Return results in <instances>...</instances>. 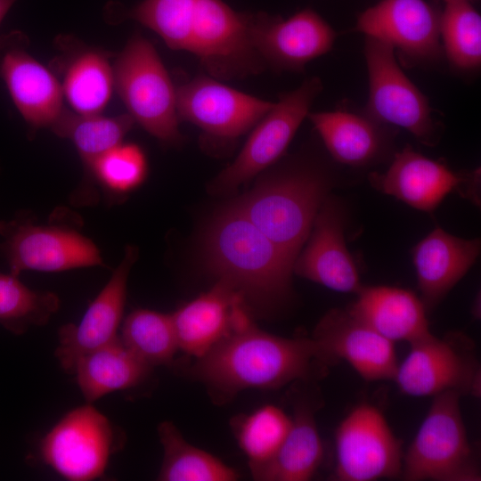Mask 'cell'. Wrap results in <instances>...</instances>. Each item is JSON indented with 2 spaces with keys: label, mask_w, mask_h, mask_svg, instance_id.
<instances>
[{
  "label": "cell",
  "mask_w": 481,
  "mask_h": 481,
  "mask_svg": "<svg viewBox=\"0 0 481 481\" xmlns=\"http://www.w3.org/2000/svg\"><path fill=\"white\" fill-rule=\"evenodd\" d=\"M363 54L369 96L363 111L381 123L407 130L426 146H436L441 136V123L435 120L427 96L403 71L394 48L365 37Z\"/></svg>",
  "instance_id": "8992f818"
},
{
  "label": "cell",
  "mask_w": 481,
  "mask_h": 481,
  "mask_svg": "<svg viewBox=\"0 0 481 481\" xmlns=\"http://www.w3.org/2000/svg\"><path fill=\"white\" fill-rule=\"evenodd\" d=\"M245 298L223 281L171 314L179 350L200 358L231 334L252 322Z\"/></svg>",
  "instance_id": "44dd1931"
},
{
  "label": "cell",
  "mask_w": 481,
  "mask_h": 481,
  "mask_svg": "<svg viewBox=\"0 0 481 481\" xmlns=\"http://www.w3.org/2000/svg\"><path fill=\"white\" fill-rule=\"evenodd\" d=\"M151 369L118 337L80 357L73 373L86 402L93 403L107 394L141 384Z\"/></svg>",
  "instance_id": "d4e9b609"
},
{
  "label": "cell",
  "mask_w": 481,
  "mask_h": 481,
  "mask_svg": "<svg viewBox=\"0 0 481 481\" xmlns=\"http://www.w3.org/2000/svg\"><path fill=\"white\" fill-rule=\"evenodd\" d=\"M439 8L426 0H380L357 16L355 30L390 45L404 68L444 60Z\"/></svg>",
  "instance_id": "9c48e42d"
},
{
  "label": "cell",
  "mask_w": 481,
  "mask_h": 481,
  "mask_svg": "<svg viewBox=\"0 0 481 481\" xmlns=\"http://www.w3.org/2000/svg\"><path fill=\"white\" fill-rule=\"evenodd\" d=\"M249 17L250 12H237L223 0H195L185 52L221 81L262 73L266 68L251 44Z\"/></svg>",
  "instance_id": "52a82bcc"
},
{
  "label": "cell",
  "mask_w": 481,
  "mask_h": 481,
  "mask_svg": "<svg viewBox=\"0 0 481 481\" xmlns=\"http://www.w3.org/2000/svg\"><path fill=\"white\" fill-rule=\"evenodd\" d=\"M339 481H373L401 477L403 447L383 413L374 405L355 406L335 431Z\"/></svg>",
  "instance_id": "30bf717a"
},
{
  "label": "cell",
  "mask_w": 481,
  "mask_h": 481,
  "mask_svg": "<svg viewBox=\"0 0 481 481\" xmlns=\"http://www.w3.org/2000/svg\"><path fill=\"white\" fill-rule=\"evenodd\" d=\"M59 306L56 294L33 290L18 276L0 273V323L9 331L20 335L45 325Z\"/></svg>",
  "instance_id": "d6a6232c"
},
{
  "label": "cell",
  "mask_w": 481,
  "mask_h": 481,
  "mask_svg": "<svg viewBox=\"0 0 481 481\" xmlns=\"http://www.w3.org/2000/svg\"><path fill=\"white\" fill-rule=\"evenodd\" d=\"M334 363L313 338H284L251 323L198 358L192 375L226 398L249 389H275L321 378Z\"/></svg>",
  "instance_id": "6da1fadb"
},
{
  "label": "cell",
  "mask_w": 481,
  "mask_h": 481,
  "mask_svg": "<svg viewBox=\"0 0 481 481\" xmlns=\"http://www.w3.org/2000/svg\"><path fill=\"white\" fill-rule=\"evenodd\" d=\"M137 256V249L127 246L120 264L90 304L81 321L77 324L68 323L60 328L54 355L65 371L73 373L80 357L118 338L127 279Z\"/></svg>",
  "instance_id": "ffe728a7"
},
{
  "label": "cell",
  "mask_w": 481,
  "mask_h": 481,
  "mask_svg": "<svg viewBox=\"0 0 481 481\" xmlns=\"http://www.w3.org/2000/svg\"><path fill=\"white\" fill-rule=\"evenodd\" d=\"M312 338L337 363L346 361L365 380L393 379L398 365L395 343L346 309L334 308L317 323Z\"/></svg>",
  "instance_id": "ac0fdd59"
},
{
  "label": "cell",
  "mask_w": 481,
  "mask_h": 481,
  "mask_svg": "<svg viewBox=\"0 0 481 481\" xmlns=\"http://www.w3.org/2000/svg\"><path fill=\"white\" fill-rule=\"evenodd\" d=\"M135 123L128 113L103 117L101 114L82 115L64 109L51 129L74 143L85 167L92 175L94 162L121 143Z\"/></svg>",
  "instance_id": "f1b7e54d"
},
{
  "label": "cell",
  "mask_w": 481,
  "mask_h": 481,
  "mask_svg": "<svg viewBox=\"0 0 481 481\" xmlns=\"http://www.w3.org/2000/svg\"><path fill=\"white\" fill-rule=\"evenodd\" d=\"M91 174L111 191H131L146 176V157L138 145L121 143L94 162Z\"/></svg>",
  "instance_id": "836d02e7"
},
{
  "label": "cell",
  "mask_w": 481,
  "mask_h": 481,
  "mask_svg": "<svg viewBox=\"0 0 481 481\" xmlns=\"http://www.w3.org/2000/svg\"><path fill=\"white\" fill-rule=\"evenodd\" d=\"M480 239L456 237L436 227L412 249L420 299L436 306L464 277L480 254Z\"/></svg>",
  "instance_id": "603a6c76"
},
{
  "label": "cell",
  "mask_w": 481,
  "mask_h": 481,
  "mask_svg": "<svg viewBox=\"0 0 481 481\" xmlns=\"http://www.w3.org/2000/svg\"><path fill=\"white\" fill-rule=\"evenodd\" d=\"M440 38L444 55L457 73L471 75L481 66V16L471 0H443Z\"/></svg>",
  "instance_id": "f546056e"
},
{
  "label": "cell",
  "mask_w": 481,
  "mask_h": 481,
  "mask_svg": "<svg viewBox=\"0 0 481 481\" xmlns=\"http://www.w3.org/2000/svg\"><path fill=\"white\" fill-rule=\"evenodd\" d=\"M163 461L161 481H234L239 474L209 452L188 443L171 421L158 427Z\"/></svg>",
  "instance_id": "83f0119b"
},
{
  "label": "cell",
  "mask_w": 481,
  "mask_h": 481,
  "mask_svg": "<svg viewBox=\"0 0 481 481\" xmlns=\"http://www.w3.org/2000/svg\"><path fill=\"white\" fill-rule=\"evenodd\" d=\"M114 88L128 114L161 143L176 146L179 129L176 89L153 45L134 35L113 64Z\"/></svg>",
  "instance_id": "277c9868"
},
{
  "label": "cell",
  "mask_w": 481,
  "mask_h": 481,
  "mask_svg": "<svg viewBox=\"0 0 481 481\" xmlns=\"http://www.w3.org/2000/svg\"><path fill=\"white\" fill-rule=\"evenodd\" d=\"M175 89L180 122H190L206 137L219 141H234L250 131L274 103L208 74L197 75Z\"/></svg>",
  "instance_id": "5bb4252c"
},
{
  "label": "cell",
  "mask_w": 481,
  "mask_h": 481,
  "mask_svg": "<svg viewBox=\"0 0 481 481\" xmlns=\"http://www.w3.org/2000/svg\"><path fill=\"white\" fill-rule=\"evenodd\" d=\"M289 162L233 206L295 262L334 181L330 167L316 160Z\"/></svg>",
  "instance_id": "3957f363"
},
{
  "label": "cell",
  "mask_w": 481,
  "mask_h": 481,
  "mask_svg": "<svg viewBox=\"0 0 481 481\" xmlns=\"http://www.w3.org/2000/svg\"><path fill=\"white\" fill-rule=\"evenodd\" d=\"M249 37L266 69L299 73L332 49L337 33L314 10L305 8L288 19L250 12Z\"/></svg>",
  "instance_id": "9a60e30c"
},
{
  "label": "cell",
  "mask_w": 481,
  "mask_h": 481,
  "mask_svg": "<svg viewBox=\"0 0 481 481\" xmlns=\"http://www.w3.org/2000/svg\"><path fill=\"white\" fill-rule=\"evenodd\" d=\"M461 395L433 396L419 430L404 454L401 477L408 481H477L480 470L462 418Z\"/></svg>",
  "instance_id": "5b68a950"
},
{
  "label": "cell",
  "mask_w": 481,
  "mask_h": 481,
  "mask_svg": "<svg viewBox=\"0 0 481 481\" xmlns=\"http://www.w3.org/2000/svg\"><path fill=\"white\" fill-rule=\"evenodd\" d=\"M323 458V445L313 411L296 408L290 428L273 458L256 475L265 481H307Z\"/></svg>",
  "instance_id": "484cf974"
},
{
  "label": "cell",
  "mask_w": 481,
  "mask_h": 481,
  "mask_svg": "<svg viewBox=\"0 0 481 481\" xmlns=\"http://www.w3.org/2000/svg\"><path fill=\"white\" fill-rule=\"evenodd\" d=\"M121 342L153 368L170 363L179 350L171 314L137 309L124 321Z\"/></svg>",
  "instance_id": "1f68e13d"
},
{
  "label": "cell",
  "mask_w": 481,
  "mask_h": 481,
  "mask_svg": "<svg viewBox=\"0 0 481 481\" xmlns=\"http://www.w3.org/2000/svg\"><path fill=\"white\" fill-rule=\"evenodd\" d=\"M118 436L110 421L91 404L65 414L42 438L43 461L68 480L89 481L103 476Z\"/></svg>",
  "instance_id": "8fae6325"
},
{
  "label": "cell",
  "mask_w": 481,
  "mask_h": 481,
  "mask_svg": "<svg viewBox=\"0 0 481 481\" xmlns=\"http://www.w3.org/2000/svg\"><path fill=\"white\" fill-rule=\"evenodd\" d=\"M323 89L319 77H311L289 92L251 129L241 151L211 183V191L226 193L237 189L276 162L286 151L310 109Z\"/></svg>",
  "instance_id": "ba28073f"
},
{
  "label": "cell",
  "mask_w": 481,
  "mask_h": 481,
  "mask_svg": "<svg viewBox=\"0 0 481 481\" xmlns=\"http://www.w3.org/2000/svg\"><path fill=\"white\" fill-rule=\"evenodd\" d=\"M0 234L10 273L18 277L28 270L61 272L103 265L95 244L73 230L23 219L1 222Z\"/></svg>",
  "instance_id": "2e32d148"
},
{
  "label": "cell",
  "mask_w": 481,
  "mask_h": 481,
  "mask_svg": "<svg viewBox=\"0 0 481 481\" xmlns=\"http://www.w3.org/2000/svg\"><path fill=\"white\" fill-rule=\"evenodd\" d=\"M307 118L331 159L356 168L390 162L395 154L397 127L381 123L363 110L345 109L309 112Z\"/></svg>",
  "instance_id": "d6986e66"
},
{
  "label": "cell",
  "mask_w": 481,
  "mask_h": 481,
  "mask_svg": "<svg viewBox=\"0 0 481 481\" xmlns=\"http://www.w3.org/2000/svg\"><path fill=\"white\" fill-rule=\"evenodd\" d=\"M347 307L351 314L392 342L412 344L432 334L427 309L409 289L388 286H363Z\"/></svg>",
  "instance_id": "cb8c5ba5"
},
{
  "label": "cell",
  "mask_w": 481,
  "mask_h": 481,
  "mask_svg": "<svg viewBox=\"0 0 481 481\" xmlns=\"http://www.w3.org/2000/svg\"><path fill=\"white\" fill-rule=\"evenodd\" d=\"M204 250L212 273L245 299L273 304L289 297L294 262L233 205L213 221Z\"/></svg>",
  "instance_id": "7a4b0ae2"
},
{
  "label": "cell",
  "mask_w": 481,
  "mask_h": 481,
  "mask_svg": "<svg viewBox=\"0 0 481 481\" xmlns=\"http://www.w3.org/2000/svg\"><path fill=\"white\" fill-rule=\"evenodd\" d=\"M346 210L327 197L319 208L308 241L297 257L293 273L332 290L357 294L363 288L345 240Z\"/></svg>",
  "instance_id": "e0dca14e"
},
{
  "label": "cell",
  "mask_w": 481,
  "mask_h": 481,
  "mask_svg": "<svg viewBox=\"0 0 481 481\" xmlns=\"http://www.w3.org/2000/svg\"><path fill=\"white\" fill-rule=\"evenodd\" d=\"M0 77L16 109L33 129L51 128L65 109L61 85L24 46L4 49Z\"/></svg>",
  "instance_id": "7402d4cb"
},
{
  "label": "cell",
  "mask_w": 481,
  "mask_h": 481,
  "mask_svg": "<svg viewBox=\"0 0 481 481\" xmlns=\"http://www.w3.org/2000/svg\"><path fill=\"white\" fill-rule=\"evenodd\" d=\"M77 46L66 58L63 96L78 114H101L114 89L113 66L103 51Z\"/></svg>",
  "instance_id": "4316f807"
},
{
  "label": "cell",
  "mask_w": 481,
  "mask_h": 481,
  "mask_svg": "<svg viewBox=\"0 0 481 481\" xmlns=\"http://www.w3.org/2000/svg\"><path fill=\"white\" fill-rule=\"evenodd\" d=\"M465 342L463 336L439 338L431 334L410 344L393 380L410 396H435L449 391L477 395L480 371L470 345Z\"/></svg>",
  "instance_id": "7c38bea8"
},
{
  "label": "cell",
  "mask_w": 481,
  "mask_h": 481,
  "mask_svg": "<svg viewBox=\"0 0 481 481\" xmlns=\"http://www.w3.org/2000/svg\"><path fill=\"white\" fill-rule=\"evenodd\" d=\"M18 0H0V24L4 19L7 12L10 11L12 6L17 2Z\"/></svg>",
  "instance_id": "e575fe53"
},
{
  "label": "cell",
  "mask_w": 481,
  "mask_h": 481,
  "mask_svg": "<svg viewBox=\"0 0 481 481\" xmlns=\"http://www.w3.org/2000/svg\"><path fill=\"white\" fill-rule=\"evenodd\" d=\"M291 425V417L276 405H263L232 420L234 436L253 477L273 458Z\"/></svg>",
  "instance_id": "4dcf8cb0"
},
{
  "label": "cell",
  "mask_w": 481,
  "mask_h": 481,
  "mask_svg": "<svg viewBox=\"0 0 481 481\" xmlns=\"http://www.w3.org/2000/svg\"><path fill=\"white\" fill-rule=\"evenodd\" d=\"M371 186L407 205L430 213L452 192L480 204V169L455 172L446 163L425 157L406 144L384 173L369 175Z\"/></svg>",
  "instance_id": "4fadbf2b"
}]
</instances>
